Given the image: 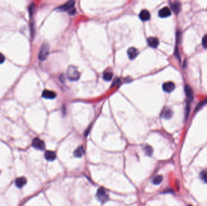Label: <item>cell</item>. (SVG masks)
Listing matches in <instances>:
<instances>
[{"label":"cell","mask_w":207,"mask_h":206,"mask_svg":"<svg viewBox=\"0 0 207 206\" xmlns=\"http://www.w3.org/2000/svg\"><path fill=\"white\" fill-rule=\"evenodd\" d=\"M188 206H193V205H189Z\"/></svg>","instance_id":"4316f807"},{"label":"cell","mask_w":207,"mask_h":206,"mask_svg":"<svg viewBox=\"0 0 207 206\" xmlns=\"http://www.w3.org/2000/svg\"><path fill=\"white\" fill-rule=\"evenodd\" d=\"M113 74L111 72H106L103 74V79L105 81H110L113 78Z\"/></svg>","instance_id":"d6986e66"},{"label":"cell","mask_w":207,"mask_h":206,"mask_svg":"<svg viewBox=\"0 0 207 206\" xmlns=\"http://www.w3.org/2000/svg\"><path fill=\"white\" fill-rule=\"evenodd\" d=\"M4 61H5L4 56L1 53H0V64H2Z\"/></svg>","instance_id":"d4e9b609"},{"label":"cell","mask_w":207,"mask_h":206,"mask_svg":"<svg viewBox=\"0 0 207 206\" xmlns=\"http://www.w3.org/2000/svg\"><path fill=\"white\" fill-rule=\"evenodd\" d=\"M200 178L205 183H207V169L203 170L200 174Z\"/></svg>","instance_id":"44dd1931"},{"label":"cell","mask_w":207,"mask_h":206,"mask_svg":"<svg viewBox=\"0 0 207 206\" xmlns=\"http://www.w3.org/2000/svg\"><path fill=\"white\" fill-rule=\"evenodd\" d=\"M207 104V98H206L205 100H204V101H202L200 103H199V104L198 105H197L196 111H197L198 110H199L201 107H202V106H203V105H205V104Z\"/></svg>","instance_id":"7402d4cb"},{"label":"cell","mask_w":207,"mask_h":206,"mask_svg":"<svg viewBox=\"0 0 207 206\" xmlns=\"http://www.w3.org/2000/svg\"><path fill=\"white\" fill-rule=\"evenodd\" d=\"M161 117L165 119H169L173 116V111L168 107L164 108L160 114Z\"/></svg>","instance_id":"ba28073f"},{"label":"cell","mask_w":207,"mask_h":206,"mask_svg":"<svg viewBox=\"0 0 207 206\" xmlns=\"http://www.w3.org/2000/svg\"><path fill=\"white\" fill-rule=\"evenodd\" d=\"M163 179V177L161 175H158L156 176L155 177H154L152 179V183L155 184V185H158L159 184H160L162 181Z\"/></svg>","instance_id":"ac0fdd59"},{"label":"cell","mask_w":207,"mask_h":206,"mask_svg":"<svg viewBox=\"0 0 207 206\" xmlns=\"http://www.w3.org/2000/svg\"><path fill=\"white\" fill-rule=\"evenodd\" d=\"M44 157L48 161H52L56 159V154L51 151H47L45 152Z\"/></svg>","instance_id":"2e32d148"},{"label":"cell","mask_w":207,"mask_h":206,"mask_svg":"<svg viewBox=\"0 0 207 206\" xmlns=\"http://www.w3.org/2000/svg\"><path fill=\"white\" fill-rule=\"evenodd\" d=\"M170 7L171 8V9L173 10V11L175 13H178L180 10V7H181V5H180V3L179 1H172L170 2Z\"/></svg>","instance_id":"7c38bea8"},{"label":"cell","mask_w":207,"mask_h":206,"mask_svg":"<svg viewBox=\"0 0 207 206\" xmlns=\"http://www.w3.org/2000/svg\"><path fill=\"white\" fill-rule=\"evenodd\" d=\"M67 77L70 80L77 81L80 78V73L75 66L70 65L67 70Z\"/></svg>","instance_id":"6da1fadb"},{"label":"cell","mask_w":207,"mask_h":206,"mask_svg":"<svg viewBox=\"0 0 207 206\" xmlns=\"http://www.w3.org/2000/svg\"><path fill=\"white\" fill-rule=\"evenodd\" d=\"M50 53V47L47 44H44L42 45L39 50L38 54V58L40 60H45L48 57Z\"/></svg>","instance_id":"7a4b0ae2"},{"label":"cell","mask_w":207,"mask_h":206,"mask_svg":"<svg viewBox=\"0 0 207 206\" xmlns=\"http://www.w3.org/2000/svg\"><path fill=\"white\" fill-rule=\"evenodd\" d=\"M27 183V179L25 177H19L15 180V185L18 188H22Z\"/></svg>","instance_id":"9a60e30c"},{"label":"cell","mask_w":207,"mask_h":206,"mask_svg":"<svg viewBox=\"0 0 207 206\" xmlns=\"http://www.w3.org/2000/svg\"><path fill=\"white\" fill-rule=\"evenodd\" d=\"M75 4V1H69L67 3L64 4L63 6L59 7L57 9L60 12H68L69 13L73 10Z\"/></svg>","instance_id":"3957f363"},{"label":"cell","mask_w":207,"mask_h":206,"mask_svg":"<svg viewBox=\"0 0 207 206\" xmlns=\"http://www.w3.org/2000/svg\"><path fill=\"white\" fill-rule=\"evenodd\" d=\"M144 152L145 153V154L147 155L150 157L151 155H152L153 154V149L152 148H151V146H148V145H147L145 146L144 148Z\"/></svg>","instance_id":"ffe728a7"},{"label":"cell","mask_w":207,"mask_h":206,"mask_svg":"<svg viewBox=\"0 0 207 206\" xmlns=\"http://www.w3.org/2000/svg\"><path fill=\"white\" fill-rule=\"evenodd\" d=\"M32 145L34 148L38 149V150L43 151L45 149L44 142L43 140H41V139H39V138L37 137L35 138L32 140Z\"/></svg>","instance_id":"5b68a950"},{"label":"cell","mask_w":207,"mask_h":206,"mask_svg":"<svg viewBox=\"0 0 207 206\" xmlns=\"http://www.w3.org/2000/svg\"><path fill=\"white\" fill-rule=\"evenodd\" d=\"M84 148L83 146H79L77 149H76L75 151H74V156L75 157H77V158H79V157H81L84 154Z\"/></svg>","instance_id":"e0dca14e"},{"label":"cell","mask_w":207,"mask_h":206,"mask_svg":"<svg viewBox=\"0 0 207 206\" xmlns=\"http://www.w3.org/2000/svg\"><path fill=\"white\" fill-rule=\"evenodd\" d=\"M97 198L99 201L104 203L108 199V195L106 192L105 189L101 187L98 189L97 193Z\"/></svg>","instance_id":"277c9868"},{"label":"cell","mask_w":207,"mask_h":206,"mask_svg":"<svg viewBox=\"0 0 207 206\" xmlns=\"http://www.w3.org/2000/svg\"><path fill=\"white\" fill-rule=\"evenodd\" d=\"M185 92L188 100H192L193 99V91L190 85H186L185 86Z\"/></svg>","instance_id":"4fadbf2b"},{"label":"cell","mask_w":207,"mask_h":206,"mask_svg":"<svg viewBox=\"0 0 207 206\" xmlns=\"http://www.w3.org/2000/svg\"><path fill=\"white\" fill-rule=\"evenodd\" d=\"M171 15L170 9L167 7H164L159 11V16L160 18H167Z\"/></svg>","instance_id":"8fae6325"},{"label":"cell","mask_w":207,"mask_h":206,"mask_svg":"<svg viewBox=\"0 0 207 206\" xmlns=\"http://www.w3.org/2000/svg\"><path fill=\"white\" fill-rule=\"evenodd\" d=\"M139 18L143 21H146L150 19V13L147 10H142L139 13Z\"/></svg>","instance_id":"5bb4252c"},{"label":"cell","mask_w":207,"mask_h":206,"mask_svg":"<svg viewBox=\"0 0 207 206\" xmlns=\"http://www.w3.org/2000/svg\"><path fill=\"white\" fill-rule=\"evenodd\" d=\"M147 43L150 47L153 49H156L158 47L159 44V41L157 38L149 37L147 39Z\"/></svg>","instance_id":"30bf717a"},{"label":"cell","mask_w":207,"mask_h":206,"mask_svg":"<svg viewBox=\"0 0 207 206\" xmlns=\"http://www.w3.org/2000/svg\"><path fill=\"white\" fill-rule=\"evenodd\" d=\"M119 79H115V80L114 81V83L113 84V85H112V86H114L116 84H119Z\"/></svg>","instance_id":"484cf974"},{"label":"cell","mask_w":207,"mask_h":206,"mask_svg":"<svg viewBox=\"0 0 207 206\" xmlns=\"http://www.w3.org/2000/svg\"><path fill=\"white\" fill-rule=\"evenodd\" d=\"M42 97L43 98L47 99H53L55 98H56L57 93L53 91L45 90L43 92Z\"/></svg>","instance_id":"8992f818"},{"label":"cell","mask_w":207,"mask_h":206,"mask_svg":"<svg viewBox=\"0 0 207 206\" xmlns=\"http://www.w3.org/2000/svg\"><path fill=\"white\" fill-rule=\"evenodd\" d=\"M139 54V51L134 47H130L127 50V54L130 60L134 59Z\"/></svg>","instance_id":"9c48e42d"},{"label":"cell","mask_w":207,"mask_h":206,"mask_svg":"<svg viewBox=\"0 0 207 206\" xmlns=\"http://www.w3.org/2000/svg\"><path fill=\"white\" fill-rule=\"evenodd\" d=\"M162 88L165 92L170 93V92H172L174 90L175 85L174 83L171 82H165V83H164L162 85Z\"/></svg>","instance_id":"52a82bcc"},{"label":"cell","mask_w":207,"mask_h":206,"mask_svg":"<svg viewBox=\"0 0 207 206\" xmlns=\"http://www.w3.org/2000/svg\"><path fill=\"white\" fill-rule=\"evenodd\" d=\"M189 113H190V105L187 104V105L186 106V109H185V118H186V119L188 118V117L189 116Z\"/></svg>","instance_id":"cb8c5ba5"},{"label":"cell","mask_w":207,"mask_h":206,"mask_svg":"<svg viewBox=\"0 0 207 206\" xmlns=\"http://www.w3.org/2000/svg\"><path fill=\"white\" fill-rule=\"evenodd\" d=\"M202 45L205 49H207V35H205L202 38Z\"/></svg>","instance_id":"603a6c76"}]
</instances>
